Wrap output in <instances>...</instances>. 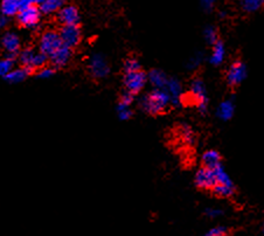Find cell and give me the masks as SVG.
<instances>
[{"mask_svg": "<svg viewBox=\"0 0 264 236\" xmlns=\"http://www.w3.org/2000/svg\"><path fill=\"white\" fill-rule=\"evenodd\" d=\"M72 48L63 45L62 47H60L54 54H52L51 56H49V59H51V62L55 68H62V67L66 66V64L69 62V60L72 59Z\"/></svg>", "mask_w": 264, "mask_h": 236, "instance_id": "obj_11", "label": "cell"}, {"mask_svg": "<svg viewBox=\"0 0 264 236\" xmlns=\"http://www.w3.org/2000/svg\"><path fill=\"white\" fill-rule=\"evenodd\" d=\"M147 81V76L145 73L140 72L131 73V74H125L124 75V85L127 88V91L129 93L136 95L139 91L143 90L144 85H145Z\"/></svg>", "mask_w": 264, "mask_h": 236, "instance_id": "obj_5", "label": "cell"}, {"mask_svg": "<svg viewBox=\"0 0 264 236\" xmlns=\"http://www.w3.org/2000/svg\"><path fill=\"white\" fill-rule=\"evenodd\" d=\"M40 8L36 6H30V7L24 8L18 13V23L21 26L26 27V28H34L38 26L40 20Z\"/></svg>", "mask_w": 264, "mask_h": 236, "instance_id": "obj_6", "label": "cell"}, {"mask_svg": "<svg viewBox=\"0 0 264 236\" xmlns=\"http://www.w3.org/2000/svg\"><path fill=\"white\" fill-rule=\"evenodd\" d=\"M132 102H133V94L129 93V91H125L124 94L122 95L121 100H119V105L123 106H130Z\"/></svg>", "mask_w": 264, "mask_h": 236, "instance_id": "obj_33", "label": "cell"}, {"mask_svg": "<svg viewBox=\"0 0 264 236\" xmlns=\"http://www.w3.org/2000/svg\"><path fill=\"white\" fill-rule=\"evenodd\" d=\"M195 185L201 189H213V187L216 185V177L213 168L210 167H201L198 170L194 178Z\"/></svg>", "mask_w": 264, "mask_h": 236, "instance_id": "obj_8", "label": "cell"}, {"mask_svg": "<svg viewBox=\"0 0 264 236\" xmlns=\"http://www.w3.org/2000/svg\"><path fill=\"white\" fill-rule=\"evenodd\" d=\"M1 45L6 54L19 55L20 53V39L14 33H6L1 39Z\"/></svg>", "mask_w": 264, "mask_h": 236, "instance_id": "obj_13", "label": "cell"}, {"mask_svg": "<svg viewBox=\"0 0 264 236\" xmlns=\"http://www.w3.org/2000/svg\"><path fill=\"white\" fill-rule=\"evenodd\" d=\"M202 162L206 167L215 168L221 165V156L215 150H210L206 151L202 156Z\"/></svg>", "mask_w": 264, "mask_h": 236, "instance_id": "obj_18", "label": "cell"}, {"mask_svg": "<svg viewBox=\"0 0 264 236\" xmlns=\"http://www.w3.org/2000/svg\"><path fill=\"white\" fill-rule=\"evenodd\" d=\"M123 70H124V74H131V73L140 72V64L136 59H129L124 62Z\"/></svg>", "mask_w": 264, "mask_h": 236, "instance_id": "obj_27", "label": "cell"}, {"mask_svg": "<svg viewBox=\"0 0 264 236\" xmlns=\"http://www.w3.org/2000/svg\"><path fill=\"white\" fill-rule=\"evenodd\" d=\"M204 36L206 41H207V44L211 46H214L219 41V39H217V32L213 26H208L207 28L204 30Z\"/></svg>", "mask_w": 264, "mask_h": 236, "instance_id": "obj_28", "label": "cell"}, {"mask_svg": "<svg viewBox=\"0 0 264 236\" xmlns=\"http://www.w3.org/2000/svg\"><path fill=\"white\" fill-rule=\"evenodd\" d=\"M89 72L95 79H104L110 73L108 61L102 54H94L89 61Z\"/></svg>", "mask_w": 264, "mask_h": 236, "instance_id": "obj_4", "label": "cell"}, {"mask_svg": "<svg viewBox=\"0 0 264 236\" xmlns=\"http://www.w3.org/2000/svg\"><path fill=\"white\" fill-rule=\"evenodd\" d=\"M32 69L26 68V67H21V68L12 70L10 74L6 76L5 79L7 82H10V83H20V82H23L27 79V76L32 74Z\"/></svg>", "mask_w": 264, "mask_h": 236, "instance_id": "obj_17", "label": "cell"}, {"mask_svg": "<svg viewBox=\"0 0 264 236\" xmlns=\"http://www.w3.org/2000/svg\"><path fill=\"white\" fill-rule=\"evenodd\" d=\"M20 4L19 0H2L1 13L5 17H12V15L19 13Z\"/></svg>", "mask_w": 264, "mask_h": 236, "instance_id": "obj_21", "label": "cell"}, {"mask_svg": "<svg viewBox=\"0 0 264 236\" xmlns=\"http://www.w3.org/2000/svg\"><path fill=\"white\" fill-rule=\"evenodd\" d=\"M202 61H204V55H202L201 53H196L195 55H193L191 59L188 60V63H187V68L191 69V70L198 68V67L202 63Z\"/></svg>", "mask_w": 264, "mask_h": 236, "instance_id": "obj_30", "label": "cell"}, {"mask_svg": "<svg viewBox=\"0 0 264 236\" xmlns=\"http://www.w3.org/2000/svg\"><path fill=\"white\" fill-rule=\"evenodd\" d=\"M117 112H118V118L121 121H128L132 117V110L130 109V106H123V105H117Z\"/></svg>", "mask_w": 264, "mask_h": 236, "instance_id": "obj_31", "label": "cell"}, {"mask_svg": "<svg viewBox=\"0 0 264 236\" xmlns=\"http://www.w3.org/2000/svg\"><path fill=\"white\" fill-rule=\"evenodd\" d=\"M54 73H55L54 68H51V67H44V68L39 70L36 76H38L39 79H49L54 75Z\"/></svg>", "mask_w": 264, "mask_h": 236, "instance_id": "obj_34", "label": "cell"}, {"mask_svg": "<svg viewBox=\"0 0 264 236\" xmlns=\"http://www.w3.org/2000/svg\"><path fill=\"white\" fill-rule=\"evenodd\" d=\"M171 96V104L173 106H179L183 103V85L178 79H168L167 85L165 88Z\"/></svg>", "mask_w": 264, "mask_h": 236, "instance_id": "obj_12", "label": "cell"}, {"mask_svg": "<svg viewBox=\"0 0 264 236\" xmlns=\"http://www.w3.org/2000/svg\"><path fill=\"white\" fill-rule=\"evenodd\" d=\"M234 186L222 185V184H216L213 187V193L220 198H229L234 194Z\"/></svg>", "mask_w": 264, "mask_h": 236, "instance_id": "obj_22", "label": "cell"}, {"mask_svg": "<svg viewBox=\"0 0 264 236\" xmlns=\"http://www.w3.org/2000/svg\"><path fill=\"white\" fill-rule=\"evenodd\" d=\"M263 231H264V227H263Z\"/></svg>", "mask_w": 264, "mask_h": 236, "instance_id": "obj_39", "label": "cell"}, {"mask_svg": "<svg viewBox=\"0 0 264 236\" xmlns=\"http://www.w3.org/2000/svg\"><path fill=\"white\" fill-rule=\"evenodd\" d=\"M226 56V47L223 42L219 40L215 45L213 46V51H211V55L210 57V62L213 66H220L223 62Z\"/></svg>", "mask_w": 264, "mask_h": 236, "instance_id": "obj_16", "label": "cell"}, {"mask_svg": "<svg viewBox=\"0 0 264 236\" xmlns=\"http://www.w3.org/2000/svg\"><path fill=\"white\" fill-rule=\"evenodd\" d=\"M147 79L156 89H165L168 82L166 74L159 69H152L147 75Z\"/></svg>", "mask_w": 264, "mask_h": 236, "instance_id": "obj_15", "label": "cell"}, {"mask_svg": "<svg viewBox=\"0 0 264 236\" xmlns=\"http://www.w3.org/2000/svg\"><path fill=\"white\" fill-rule=\"evenodd\" d=\"M0 23H1V24H0V26H1V27L6 26V24H7V18H6L5 15H2L1 19H0Z\"/></svg>", "mask_w": 264, "mask_h": 236, "instance_id": "obj_38", "label": "cell"}, {"mask_svg": "<svg viewBox=\"0 0 264 236\" xmlns=\"http://www.w3.org/2000/svg\"><path fill=\"white\" fill-rule=\"evenodd\" d=\"M228 231H227L226 227H215V228L208 231L204 236H227Z\"/></svg>", "mask_w": 264, "mask_h": 236, "instance_id": "obj_32", "label": "cell"}, {"mask_svg": "<svg viewBox=\"0 0 264 236\" xmlns=\"http://www.w3.org/2000/svg\"><path fill=\"white\" fill-rule=\"evenodd\" d=\"M20 4V11L24 10V8L30 7V6H35L36 0H19Z\"/></svg>", "mask_w": 264, "mask_h": 236, "instance_id": "obj_36", "label": "cell"}, {"mask_svg": "<svg viewBox=\"0 0 264 236\" xmlns=\"http://www.w3.org/2000/svg\"><path fill=\"white\" fill-rule=\"evenodd\" d=\"M62 46L63 42L60 36V33L54 32V30H48L45 34H42L41 39H40L39 50L41 53L46 54L47 56H51Z\"/></svg>", "mask_w": 264, "mask_h": 236, "instance_id": "obj_3", "label": "cell"}, {"mask_svg": "<svg viewBox=\"0 0 264 236\" xmlns=\"http://www.w3.org/2000/svg\"><path fill=\"white\" fill-rule=\"evenodd\" d=\"M59 33L63 45L68 46L70 48L76 47L81 41V30L78 25L62 26Z\"/></svg>", "mask_w": 264, "mask_h": 236, "instance_id": "obj_9", "label": "cell"}, {"mask_svg": "<svg viewBox=\"0 0 264 236\" xmlns=\"http://www.w3.org/2000/svg\"><path fill=\"white\" fill-rule=\"evenodd\" d=\"M264 4V0H241V7L245 12H255L260 10Z\"/></svg>", "mask_w": 264, "mask_h": 236, "instance_id": "obj_24", "label": "cell"}, {"mask_svg": "<svg viewBox=\"0 0 264 236\" xmlns=\"http://www.w3.org/2000/svg\"><path fill=\"white\" fill-rule=\"evenodd\" d=\"M191 97L199 112L205 115L208 110V97L206 85L201 79H194L191 83Z\"/></svg>", "mask_w": 264, "mask_h": 236, "instance_id": "obj_2", "label": "cell"}, {"mask_svg": "<svg viewBox=\"0 0 264 236\" xmlns=\"http://www.w3.org/2000/svg\"><path fill=\"white\" fill-rule=\"evenodd\" d=\"M180 136L181 139L184 140V143H186L187 145H193L194 144V133L191 127L188 125H183L180 129Z\"/></svg>", "mask_w": 264, "mask_h": 236, "instance_id": "obj_25", "label": "cell"}, {"mask_svg": "<svg viewBox=\"0 0 264 236\" xmlns=\"http://www.w3.org/2000/svg\"><path fill=\"white\" fill-rule=\"evenodd\" d=\"M205 214L211 219H215V217H219L220 215H222V210H217V208H207L205 211Z\"/></svg>", "mask_w": 264, "mask_h": 236, "instance_id": "obj_35", "label": "cell"}, {"mask_svg": "<svg viewBox=\"0 0 264 236\" xmlns=\"http://www.w3.org/2000/svg\"><path fill=\"white\" fill-rule=\"evenodd\" d=\"M202 7L205 8L206 11H211V7H213V5L215 4L216 0H200Z\"/></svg>", "mask_w": 264, "mask_h": 236, "instance_id": "obj_37", "label": "cell"}, {"mask_svg": "<svg viewBox=\"0 0 264 236\" xmlns=\"http://www.w3.org/2000/svg\"><path fill=\"white\" fill-rule=\"evenodd\" d=\"M247 78V67L241 61H235L230 64L228 72H227V82L232 87L241 84Z\"/></svg>", "mask_w": 264, "mask_h": 236, "instance_id": "obj_7", "label": "cell"}, {"mask_svg": "<svg viewBox=\"0 0 264 236\" xmlns=\"http://www.w3.org/2000/svg\"><path fill=\"white\" fill-rule=\"evenodd\" d=\"M235 104L234 99H229L220 103V105L216 109V116L221 121H229L234 116Z\"/></svg>", "mask_w": 264, "mask_h": 236, "instance_id": "obj_14", "label": "cell"}, {"mask_svg": "<svg viewBox=\"0 0 264 236\" xmlns=\"http://www.w3.org/2000/svg\"><path fill=\"white\" fill-rule=\"evenodd\" d=\"M57 20H59L63 26L78 25L79 20V10L73 5L63 6L59 11V13H57Z\"/></svg>", "mask_w": 264, "mask_h": 236, "instance_id": "obj_10", "label": "cell"}, {"mask_svg": "<svg viewBox=\"0 0 264 236\" xmlns=\"http://www.w3.org/2000/svg\"><path fill=\"white\" fill-rule=\"evenodd\" d=\"M66 0H45L42 5H40V11L44 14H52L59 12L63 7Z\"/></svg>", "mask_w": 264, "mask_h": 236, "instance_id": "obj_20", "label": "cell"}, {"mask_svg": "<svg viewBox=\"0 0 264 236\" xmlns=\"http://www.w3.org/2000/svg\"><path fill=\"white\" fill-rule=\"evenodd\" d=\"M48 57L47 55L41 53V52H39V53H36L35 57H34V61H33V66H32V69H38L40 70L41 68H44V67H46V63H47L48 61Z\"/></svg>", "mask_w": 264, "mask_h": 236, "instance_id": "obj_29", "label": "cell"}, {"mask_svg": "<svg viewBox=\"0 0 264 236\" xmlns=\"http://www.w3.org/2000/svg\"><path fill=\"white\" fill-rule=\"evenodd\" d=\"M171 104V96L166 89H155L139 100V106L150 115H159Z\"/></svg>", "mask_w": 264, "mask_h": 236, "instance_id": "obj_1", "label": "cell"}, {"mask_svg": "<svg viewBox=\"0 0 264 236\" xmlns=\"http://www.w3.org/2000/svg\"><path fill=\"white\" fill-rule=\"evenodd\" d=\"M14 67V59H10V57H4L0 61V75L2 78H6L10 73L13 70Z\"/></svg>", "mask_w": 264, "mask_h": 236, "instance_id": "obj_26", "label": "cell"}, {"mask_svg": "<svg viewBox=\"0 0 264 236\" xmlns=\"http://www.w3.org/2000/svg\"><path fill=\"white\" fill-rule=\"evenodd\" d=\"M35 55H36V53H35V51L33 50V48L27 47V48H24L23 51H20L19 55H18V60H19V62L21 64H23V67H26V68L32 69L33 61H34Z\"/></svg>", "mask_w": 264, "mask_h": 236, "instance_id": "obj_19", "label": "cell"}, {"mask_svg": "<svg viewBox=\"0 0 264 236\" xmlns=\"http://www.w3.org/2000/svg\"><path fill=\"white\" fill-rule=\"evenodd\" d=\"M213 170H214V172H215L216 184H222V185L234 186V184H233L232 179H230V177L228 176V174H227V172L225 171V168L222 167V165H220V166L213 168Z\"/></svg>", "mask_w": 264, "mask_h": 236, "instance_id": "obj_23", "label": "cell"}]
</instances>
